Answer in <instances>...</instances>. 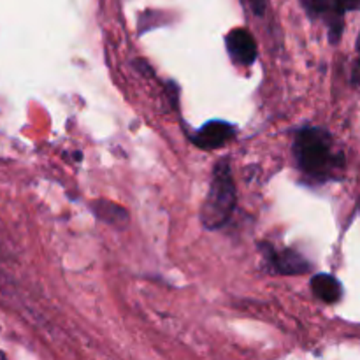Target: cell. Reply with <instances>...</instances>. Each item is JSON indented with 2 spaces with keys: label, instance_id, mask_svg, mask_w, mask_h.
I'll return each mask as SVG.
<instances>
[{
  "label": "cell",
  "instance_id": "7",
  "mask_svg": "<svg viewBox=\"0 0 360 360\" xmlns=\"http://www.w3.org/2000/svg\"><path fill=\"white\" fill-rule=\"evenodd\" d=\"M311 290L313 294L323 302L334 304L343 295V287L333 274H316L311 278Z\"/></svg>",
  "mask_w": 360,
  "mask_h": 360
},
{
  "label": "cell",
  "instance_id": "3",
  "mask_svg": "<svg viewBox=\"0 0 360 360\" xmlns=\"http://www.w3.org/2000/svg\"><path fill=\"white\" fill-rule=\"evenodd\" d=\"M306 11L311 18H323L330 28V37L333 41L340 35L343 27L345 11H354L360 7V0H302Z\"/></svg>",
  "mask_w": 360,
  "mask_h": 360
},
{
  "label": "cell",
  "instance_id": "6",
  "mask_svg": "<svg viewBox=\"0 0 360 360\" xmlns=\"http://www.w3.org/2000/svg\"><path fill=\"white\" fill-rule=\"evenodd\" d=\"M266 255L269 264H273L274 271L281 274H302L311 269L308 260L299 255L297 252H294V250L274 252V250H271V246H266Z\"/></svg>",
  "mask_w": 360,
  "mask_h": 360
},
{
  "label": "cell",
  "instance_id": "1",
  "mask_svg": "<svg viewBox=\"0 0 360 360\" xmlns=\"http://www.w3.org/2000/svg\"><path fill=\"white\" fill-rule=\"evenodd\" d=\"M294 158L297 169L311 181H326L336 174L345 158L334 150V141L327 130L306 127L294 141Z\"/></svg>",
  "mask_w": 360,
  "mask_h": 360
},
{
  "label": "cell",
  "instance_id": "4",
  "mask_svg": "<svg viewBox=\"0 0 360 360\" xmlns=\"http://www.w3.org/2000/svg\"><path fill=\"white\" fill-rule=\"evenodd\" d=\"M229 56L238 65H252L257 60V41L246 28H234L225 37Z\"/></svg>",
  "mask_w": 360,
  "mask_h": 360
},
{
  "label": "cell",
  "instance_id": "5",
  "mask_svg": "<svg viewBox=\"0 0 360 360\" xmlns=\"http://www.w3.org/2000/svg\"><path fill=\"white\" fill-rule=\"evenodd\" d=\"M236 136V127L221 120H213L207 122L206 125L200 127L199 130L193 132V143L202 150H213V148L224 146L225 143Z\"/></svg>",
  "mask_w": 360,
  "mask_h": 360
},
{
  "label": "cell",
  "instance_id": "8",
  "mask_svg": "<svg viewBox=\"0 0 360 360\" xmlns=\"http://www.w3.org/2000/svg\"><path fill=\"white\" fill-rule=\"evenodd\" d=\"M250 6H252L253 13L260 16L264 13V7H266V0H250Z\"/></svg>",
  "mask_w": 360,
  "mask_h": 360
},
{
  "label": "cell",
  "instance_id": "2",
  "mask_svg": "<svg viewBox=\"0 0 360 360\" xmlns=\"http://www.w3.org/2000/svg\"><path fill=\"white\" fill-rule=\"evenodd\" d=\"M234 207L236 186L231 167H229L227 160H220L214 167L210 193H207L206 202L200 210V220H202L204 227L211 229V231L220 229L231 218Z\"/></svg>",
  "mask_w": 360,
  "mask_h": 360
}]
</instances>
